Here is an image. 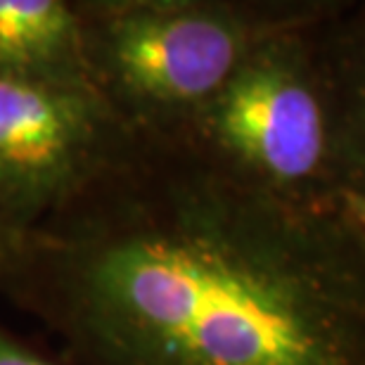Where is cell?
Segmentation results:
<instances>
[{"label": "cell", "instance_id": "6da1fadb", "mask_svg": "<svg viewBox=\"0 0 365 365\" xmlns=\"http://www.w3.org/2000/svg\"><path fill=\"white\" fill-rule=\"evenodd\" d=\"M0 294L64 365H365V242L133 135L24 230Z\"/></svg>", "mask_w": 365, "mask_h": 365}, {"label": "cell", "instance_id": "7a4b0ae2", "mask_svg": "<svg viewBox=\"0 0 365 365\" xmlns=\"http://www.w3.org/2000/svg\"><path fill=\"white\" fill-rule=\"evenodd\" d=\"M323 14L268 36L200 114L164 140L266 200L346 223L339 178L337 98Z\"/></svg>", "mask_w": 365, "mask_h": 365}, {"label": "cell", "instance_id": "3957f363", "mask_svg": "<svg viewBox=\"0 0 365 365\" xmlns=\"http://www.w3.org/2000/svg\"><path fill=\"white\" fill-rule=\"evenodd\" d=\"M332 0H76L93 88L133 135L173 138L259 43Z\"/></svg>", "mask_w": 365, "mask_h": 365}, {"label": "cell", "instance_id": "277c9868", "mask_svg": "<svg viewBox=\"0 0 365 365\" xmlns=\"http://www.w3.org/2000/svg\"><path fill=\"white\" fill-rule=\"evenodd\" d=\"M130 138L95 88L0 76V207L29 230L98 178Z\"/></svg>", "mask_w": 365, "mask_h": 365}, {"label": "cell", "instance_id": "5b68a950", "mask_svg": "<svg viewBox=\"0 0 365 365\" xmlns=\"http://www.w3.org/2000/svg\"><path fill=\"white\" fill-rule=\"evenodd\" d=\"M0 76L93 88L76 0H0Z\"/></svg>", "mask_w": 365, "mask_h": 365}, {"label": "cell", "instance_id": "8992f818", "mask_svg": "<svg viewBox=\"0 0 365 365\" xmlns=\"http://www.w3.org/2000/svg\"><path fill=\"white\" fill-rule=\"evenodd\" d=\"M339 130V178L344 218L365 242V0L339 7L327 21Z\"/></svg>", "mask_w": 365, "mask_h": 365}, {"label": "cell", "instance_id": "52a82bcc", "mask_svg": "<svg viewBox=\"0 0 365 365\" xmlns=\"http://www.w3.org/2000/svg\"><path fill=\"white\" fill-rule=\"evenodd\" d=\"M0 365H60L48 356L26 346L24 341L12 337L7 330H0Z\"/></svg>", "mask_w": 365, "mask_h": 365}, {"label": "cell", "instance_id": "ba28073f", "mask_svg": "<svg viewBox=\"0 0 365 365\" xmlns=\"http://www.w3.org/2000/svg\"><path fill=\"white\" fill-rule=\"evenodd\" d=\"M19 235L21 232L14 228L12 221L3 211V207H0V268L5 266V261H7V257H10L12 247H14V242H17Z\"/></svg>", "mask_w": 365, "mask_h": 365}]
</instances>
